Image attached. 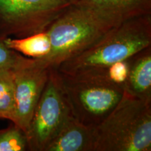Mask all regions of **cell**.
<instances>
[{
  "label": "cell",
  "instance_id": "cell-1",
  "mask_svg": "<svg viewBox=\"0 0 151 151\" xmlns=\"http://www.w3.org/2000/svg\"><path fill=\"white\" fill-rule=\"evenodd\" d=\"M126 20L120 15L92 4L76 0L46 29L51 50L39 58L50 68L84 51Z\"/></svg>",
  "mask_w": 151,
  "mask_h": 151
},
{
  "label": "cell",
  "instance_id": "cell-2",
  "mask_svg": "<svg viewBox=\"0 0 151 151\" xmlns=\"http://www.w3.org/2000/svg\"><path fill=\"white\" fill-rule=\"evenodd\" d=\"M151 46V14L124 20L101 40L55 68L65 75L97 71Z\"/></svg>",
  "mask_w": 151,
  "mask_h": 151
},
{
  "label": "cell",
  "instance_id": "cell-3",
  "mask_svg": "<svg viewBox=\"0 0 151 151\" xmlns=\"http://www.w3.org/2000/svg\"><path fill=\"white\" fill-rule=\"evenodd\" d=\"M151 101L124 91L116 106L94 128L92 151H150Z\"/></svg>",
  "mask_w": 151,
  "mask_h": 151
},
{
  "label": "cell",
  "instance_id": "cell-4",
  "mask_svg": "<svg viewBox=\"0 0 151 151\" xmlns=\"http://www.w3.org/2000/svg\"><path fill=\"white\" fill-rule=\"evenodd\" d=\"M71 114L83 124L95 127L116 106L123 95L121 86L90 73L65 75L58 71Z\"/></svg>",
  "mask_w": 151,
  "mask_h": 151
},
{
  "label": "cell",
  "instance_id": "cell-5",
  "mask_svg": "<svg viewBox=\"0 0 151 151\" xmlns=\"http://www.w3.org/2000/svg\"><path fill=\"white\" fill-rule=\"evenodd\" d=\"M76 0H0V37L22 38L46 31Z\"/></svg>",
  "mask_w": 151,
  "mask_h": 151
},
{
  "label": "cell",
  "instance_id": "cell-6",
  "mask_svg": "<svg viewBox=\"0 0 151 151\" xmlns=\"http://www.w3.org/2000/svg\"><path fill=\"white\" fill-rule=\"evenodd\" d=\"M72 116L58 71L50 68L48 79L26 133L28 150L45 151L68 119Z\"/></svg>",
  "mask_w": 151,
  "mask_h": 151
},
{
  "label": "cell",
  "instance_id": "cell-7",
  "mask_svg": "<svg viewBox=\"0 0 151 151\" xmlns=\"http://www.w3.org/2000/svg\"><path fill=\"white\" fill-rule=\"evenodd\" d=\"M14 81L16 116L14 123L27 132L33 113L48 79L50 67L39 58L19 53L12 68Z\"/></svg>",
  "mask_w": 151,
  "mask_h": 151
},
{
  "label": "cell",
  "instance_id": "cell-8",
  "mask_svg": "<svg viewBox=\"0 0 151 151\" xmlns=\"http://www.w3.org/2000/svg\"><path fill=\"white\" fill-rule=\"evenodd\" d=\"M94 128L70 117L45 151H92Z\"/></svg>",
  "mask_w": 151,
  "mask_h": 151
},
{
  "label": "cell",
  "instance_id": "cell-9",
  "mask_svg": "<svg viewBox=\"0 0 151 151\" xmlns=\"http://www.w3.org/2000/svg\"><path fill=\"white\" fill-rule=\"evenodd\" d=\"M123 89L130 95L151 101V46L131 58Z\"/></svg>",
  "mask_w": 151,
  "mask_h": 151
},
{
  "label": "cell",
  "instance_id": "cell-10",
  "mask_svg": "<svg viewBox=\"0 0 151 151\" xmlns=\"http://www.w3.org/2000/svg\"><path fill=\"white\" fill-rule=\"evenodd\" d=\"M4 42L9 48L31 58H44L51 50L50 37L46 30L22 38L6 37Z\"/></svg>",
  "mask_w": 151,
  "mask_h": 151
},
{
  "label": "cell",
  "instance_id": "cell-11",
  "mask_svg": "<svg viewBox=\"0 0 151 151\" xmlns=\"http://www.w3.org/2000/svg\"><path fill=\"white\" fill-rule=\"evenodd\" d=\"M112 11L125 20L151 14V0H81Z\"/></svg>",
  "mask_w": 151,
  "mask_h": 151
},
{
  "label": "cell",
  "instance_id": "cell-12",
  "mask_svg": "<svg viewBox=\"0 0 151 151\" xmlns=\"http://www.w3.org/2000/svg\"><path fill=\"white\" fill-rule=\"evenodd\" d=\"M12 67L0 70V119L14 122L16 116L14 81Z\"/></svg>",
  "mask_w": 151,
  "mask_h": 151
},
{
  "label": "cell",
  "instance_id": "cell-13",
  "mask_svg": "<svg viewBox=\"0 0 151 151\" xmlns=\"http://www.w3.org/2000/svg\"><path fill=\"white\" fill-rule=\"evenodd\" d=\"M24 150H28V143L23 130L13 122L0 129V151Z\"/></svg>",
  "mask_w": 151,
  "mask_h": 151
},
{
  "label": "cell",
  "instance_id": "cell-14",
  "mask_svg": "<svg viewBox=\"0 0 151 151\" xmlns=\"http://www.w3.org/2000/svg\"><path fill=\"white\" fill-rule=\"evenodd\" d=\"M131 58L116 62L101 70L87 73H97L104 77L110 82L121 86L123 88L129 73Z\"/></svg>",
  "mask_w": 151,
  "mask_h": 151
},
{
  "label": "cell",
  "instance_id": "cell-15",
  "mask_svg": "<svg viewBox=\"0 0 151 151\" xmlns=\"http://www.w3.org/2000/svg\"><path fill=\"white\" fill-rule=\"evenodd\" d=\"M4 39L0 37V70L4 68L12 67L19 55L18 52L6 46Z\"/></svg>",
  "mask_w": 151,
  "mask_h": 151
}]
</instances>
